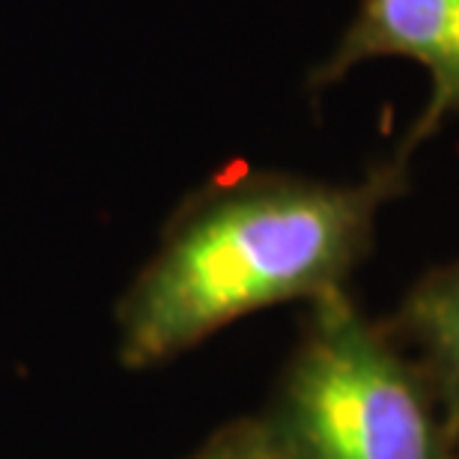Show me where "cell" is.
<instances>
[{
	"label": "cell",
	"mask_w": 459,
	"mask_h": 459,
	"mask_svg": "<svg viewBox=\"0 0 459 459\" xmlns=\"http://www.w3.org/2000/svg\"><path fill=\"white\" fill-rule=\"evenodd\" d=\"M254 420L265 459H459L427 376L349 290L307 305Z\"/></svg>",
	"instance_id": "obj_2"
},
{
	"label": "cell",
	"mask_w": 459,
	"mask_h": 459,
	"mask_svg": "<svg viewBox=\"0 0 459 459\" xmlns=\"http://www.w3.org/2000/svg\"><path fill=\"white\" fill-rule=\"evenodd\" d=\"M382 325L427 376L447 427L459 438V260L418 274Z\"/></svg>",
	"instance_id": "obj_4"
},
{
	"label": "cell",
	"mask_w": 459,
	"mask_h": 459,
	"mask_svg": "<svg viewBox=\"0 0 459 459\" xmlns=\"http://www.w3.org/2000/svg\"><path fill=\"white\" fill-rule=\"evenodd\" d=\"M379 57L411 60L429 78L424 108L388 155L411 168L420 146L459 117V0H361L310 84H337L355 66Z\"/></svg>",
	"instance_id": "obj_3"
},
{
	"label": "cell",
	"mask_w": 459,
	"mask_h": 459,
	"mask_svg": "<svg viewBox=\"0 0 459 459\" xmlns=\"http://www.w3.org/2000/svg\"><path fill=\"white\" fill-rule=\"evenodd\" d=\"M188 459H265L254 418H238L221 427Z\"/></svg>",
	"instance_id": "obj_5"
},
{
	"label": "cell",
	"mask_w": 459,
	"mask_h": 459,
	"mask_svg": "<svg viewBox=\"0 0 459 459\" xmlns=\"http://www.w3.org/2000/svg\"><path fill=\"white\" fill-rule=\"evenodd\" d=\"M409 191L385 159L358 182L245 173L218 182L173 221L119 305V364H168L265 307L346 290L376 224Z\"/></svg>",
	"instance_id": "obj_1"
}]
</instances>
